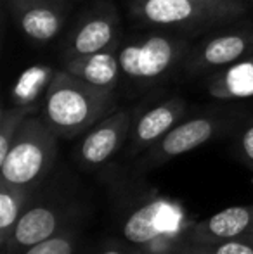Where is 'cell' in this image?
<instances>
[{
	"label": "cell",
	"mask_w": 253,
	"mask_h": 254,
	"mask_svg": "<svg viewBox=\"0 0 253 254\" xmlns=\"http://www.w3.org/2000/svg\"><path fill=\"white\" fill-rule=\"evenodd\" d=\"M109 189L120 237L144 254H173L192 242L196 221L180 201L125 173L109 182Z\"/></svg>",
	"instance_id": "1"
},
{
	"label": "cell",
	"mask_w": 253,
	"mask_h": 254,
	"mask_svg": "<svg viewBox=\"0 0 253 254\" xmlns=\"http://www.w3.org/2000/svg\"><path fill=\"white\" fill-rule=\"evenodd\" d=\"M84 214H88L84 187L70 178V175L52 171L33 189L12 239L0 254H19L23 249L51 237Z\"/></svg>",
	"instance_id": "2"
},
{
	"label": "cell",
	"mask_w": 253,
	"mask_h": 254,
	"mask_svg": "<svg viewBox=\"0 0 253 254\" xmlns=\"http://www.w3.org/2000/svg\"><path fill=\"white\" fill-rule=\"evenodd\" d=\"M115 111V92L58 69L44 97L42 118L59 138H75Z\"/></svg>",
	"instance_id": "3"
},
{
	"label": "cell",
	"mask_w": 253,
	"mask_h": 254,
	"mask_svg": "<svg viewBox=\"0 0 253 254\" xmlns=\"http://www.w3.org/2000/svg\"><path fill=\"white\" fill-rule=\"evenodd\" d=\"M58 135L42 116H28L19 128L7 156L0 161V180L37 187L54 171Z\"/></svg>",
	"instance_id": "4"
},
{
	"label": "cell",
	"mask_w": 253,
	"mask_h": 254,
	"mask_svg": "<svg viewBox=\"0 0 253 254\" xmlns=\"http://www.w3.org/2000/svg\"><path fill=\"white\" fill-rule=\"evenodd\" d=\"M132 10L139 19L156 26H201L227 21L245 10L243 2L201 0H135Z\"/></svg>",
	"instance_id": "5"
},
{
	"label": "cell",
	"mask_w": 253,
	"mask_h": 254,
	"mask_svg": "<svg viewBox=\"0 0 253 254\" xmlns=\"http://www.w3.org/2000/svg\"><path fill=\"white\" fill-rule=\"evenodd\" d=\"M227 127H229V120L215 116V114L196 116L191 118V120L180 121L162 140H158L153 147H149L148 151L137 157L135 168H137L139 173L156 170V168L167 164L169 161L194 151L206 142L213 140Z\"/></svg>",
	"instance_id": "6"
},
{
	"label": "cell",
	"mask_w": 253,
	"mask_h": 254,
	"mask_svg": "<svg viewBox=\"0 0 253 254\" xmlns=\"http://www.w3.org/2000/svg\"><path fill=\"white\" fill-rule=\"evenodd\" d=\"M186 49V42L151 35L141 40L128 42L118 49L122 73L135 81H155L167 73Z\"/></svg>",
	"instance_id": "7"
},
{
	"label": "cell",
	"mask_w": 253,
	"mask_h": 254,
	"mask_svg": "<svg viewBox=\"0 0 253 254\" xmlns=\"http://www.w3.org/2000/svg\"><path fill=\"white\" fill-rule=\"evenodd\" d=\"M134 120V111L118 109L85 131L84 140L75 151L78 166L85 170H97L104 166L122 149L125 140H128Z\"/></svg>",
	"instance_id": "8"
},
{
	"label": "cell",
	"mask_w": 253,
	"mask_h": 254,
	"mask_svg": "<svg viewBox=\"0 0 253 254\" xmlns=\"http://www.w3.org/2000/svg\"><path fill=\"white\" fill-rule=\"evenodd\" d=\"M186 114V102L182 99H170L148 109L134 120L128 137V151L132 156H141L149 147L162 140Z\"/></svg>",
	"instance_id": "9"
},
{
	"label": "cell",
	"mask_w": 253,
	"mask_h": 254,
	"mask_svg": "<svg viewBox=\"0 0 253 254\" xmlns=\"http://www.w3.org/2000/svg\"><path fill=\"white\" fill-rule=\"evenodd\" d=\"M247 235H253V204L231 206L206 220L196 221L192 228V242L199 244H213Z\"/></svg>",
	"instance_id": "10"
},
{
	"label": "cell",
	"mask_w": 253,
	"mask_h": 254,
	"mask_svg": "<svg viewBox=\"0 0 253 254\" xmlns=\"http://www.w3.org/2000/svg\"><path fill=\"white\" fill-rule=\"evenodd\" d=\"M26 37L49 42L61 31L64 14L56 0H7Z\"/></svg>",
	"instance_id": "11"
},
{
	"label": "cell",
	"mask_w": 253,
	"mask_h": 254,
	"mask_svg": "<svg viewBox=\"0 0 253 254\" xmlns=\"http://www.w3.org/2000/svg\"><path fill=\"white\" fill-rule=\"evenodd\" d=\"M63 69L94 87L115 92L120 73H122L118 61V47L115 45V47L95 54L64 57Z\"/></svg>",
	"instance_id": "12"
},
{
	"label": "cell",
	"mask_w": 253,
	"mask_h": 254,
	"mask_svg": "<svg viewBox=\"0 0 253 254\" xmlns=\"http://www.w3.org/2000/svg\"><path fill=\"white\" fill-rule=\"evenodd\" d=\"M253 54V33H227L205 42L189 61L192 71L226 67Z\"/></svg>",
	"instance_id": "13"
},
{
	"label": "cell",
	"mask_w": 253,
	"mask_h": 254,
	"mask_svg": "<svg viewBox=\"0 0 253 254\" xmlns=\"http://www.w3.org/2000/svg\"><path fill=\"white\" fill-rule=\"evenodd\" d=\"M116 40H118L116 16L111 12H99L78 24L70 38L64 57L106 51L109 47H115L118 44Z\"/></svg>",
	"instance_id": "14"
},
{
	"label": "cell",
	"mask_w": 253,
	"mask_h": 254,
	"mask_svg": "<svg viewBox=\"0 0 253 254\" xmlns=\"http://www.w3.org/2000/svg\"><path fill=\"white\" fill-rule=\"evenodd\" d=\"M208 94L220 101L253 97V54L215 74L208 83Z\"/></svg>",
	"instance_id": "15"
},
{
	"label": "cell",
	"mask_w": 253,
	"mask_h": 254,
	"mask_svg": "<svg viewBox=\"0 0 253 254\" xmlns=\"http://www.w3.org/2000/svg\"><path fill=\"white\" fill-rule=\"evenodd\" d=\"M35 187L0 180V251L7 248Z\"/></svg>",
	"instance_id": "16"
},
{
	"label": "cell",
	"mask_w": 253,
	"mask_h": 254,
	"mask_svg": "<svg viewBox=\"0 0 253 254\" xmlns=\"http://www.w3.org/2000/svg\"><path fill=\"white\" fill-rule=\"evenodd\" d=\"M54 74L56 71L47 64H35V66L26 67L19 74L10 92L12 106H26L37 109L35 104L45 97Z\"/></svg>",
	"instance_id": "17"
},
{
	"label": "cell",
	"mask_w": 253,
	"mask_h": 254,
	"mask_svg": "<svg viewBox=\"0 0 253 254\" xmlns=\"http://www.w3.org/2000/svg\"><path fill=\"white\" fill-rule=\"evenodd\" d=\"M88 214L75 218L73 221L63 227L59 232L52 234L51 237L23 249L19 254H77L80 246L82 235H84L85 220Z\"/></svg>",
	"instance_id": "18"
},
{
	"label": "cell",
	"mask_w": 253,
	"mask_h": 254,
	"mask_svg": "<svg viewBox=\"0 0 253 254\" xmlns=\"http://www.w3.org/2000/svg\"><path fill=\"white\" fill-rule=\"evenodd\" d=\"M33 111L35 107L26 106H12L2 109L0 113V161L7 156L19 128L23 127L24 120L33 114Z\"/></svg>",
	"instance_id": "19"
},
{
	"label": "cell",
	"mask_w": 253,
	"mask_h": 254,
	"mask_svg": "<svg viewBox=\"0 0 253 254\" xmlns=\"http://www.w3.org/2000/svg\"><path fill=\"white\" fill-rule=\"evenodd\" d=\"M199 244V242H198ZM208 254H253V235L231 239L213 244H201Z\"/></svg>",
	"instance_id": "20"
},
{
	"label": "cell",
	"mask_w": 253,
	"mask_h": 254,
	"mask_svg": "<svg viewBox=\"0 0 253 254\" xmlns=\"http://www.w3.org/2000/svg\"><path fill=\"white\" fill-rule=\"evenodd\" d=\"M236 154L238 159L253 171V120L248 121L240 131L236 140Z\"/></svg>",
	"instance_id": "21"
},
{
	"label": "cell",
	"mask_w": 253,
	"mask_h": 254,
	"mask_svg": "<svg viewBox=\"0 0 253 254\" xmlns=\"http://www.w3.org/2000/svg\"><path fill=\"white\" fill-rule=\"evenodd\" d=\"M94 254H144L137 246L130 244L125 239H108L97 248Z\"/></svg>",
	"instance_id": "22"
},
{
	"label": "cell",
	"mask_w": 253,
	"mask_h": 254,
	"mask_svg": "<svg viewBox=\"0 0 253 254\" xmlns=\"http://www.w3.org/2000/svg\"><path fill=\"white\" fill-rule=\"evenodd\" d=\"M173 254H208L203 249L201 244H198V242H189V244L182 246V248H179Z\"/></svg>",
	"instance_id": "23"
},
{
	"label": "cell",
	"mask_w": 253,
	"mask_h": 254,
	"mask_svg": "<svg viewBox=\"0 0 253 254\" xmlns=\"http://www.w3.org/2000/svg\"><path fill=\"white\" fill-rule=\"evenodd\" d=\"M201 2H240V0H201Z\"/></svg>",
	"instance_id": "24"
}]
</instances>
